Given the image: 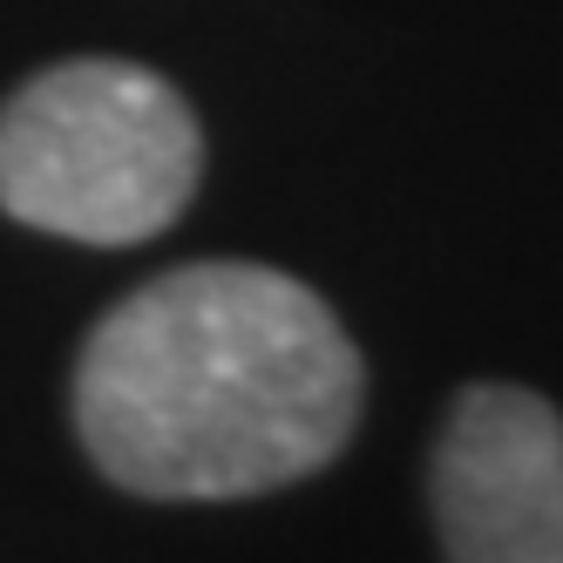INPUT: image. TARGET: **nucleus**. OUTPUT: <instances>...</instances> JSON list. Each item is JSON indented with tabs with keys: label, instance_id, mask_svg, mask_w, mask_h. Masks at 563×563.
Listing matches in <instances>:
<instances>
[{
	"label": "nucleus",
	"instance_id": "f03ea898",
	"mask_svg": "<svg viewBox=\"0 0 563 563\" xmlns=\"http://www.w3.org/2000/svg\"><path fill=\"white\" fill-rule=\"evenodd\" d=\"M197 177L190 102L136 62L42 68L0 109V211L75 245H143L184 218Z\"/></svg>",
	"mask_w": 563,
	"mask_h": 563
},
{
	"label": "nucleus",
	"instance_id": "7ed1b4c3",
	"mask_svg": "<svg viewBox=\"0 0 563 563\" xmlns=\"http://www.w3.org/2000/svg\"><path fill=\"white\" fill-rule=\"evenodd\" d=\"M428 489L449 563H563V421L543 394L468 387Z\"/></svg>",
	"mask_w": 563,
	"mask_h": 563
},
{
	"label": "nucleus",
	"instance_id": "f257e3e1",
	"mask_svg": "<svg viewBox=\"0 0 563 563\" xmlns=\"http://www.w3.org/2000/svg\"><path fill=\"white\" fill-rule=\"evenodd\" d=\"M367 374L312 286L272 265H177L136 286L75 360V428L130 496L231 503L319 475Z\"/></svg>",
	"mask_w": 563,
	"mask_h": 563
}]
</instances>
